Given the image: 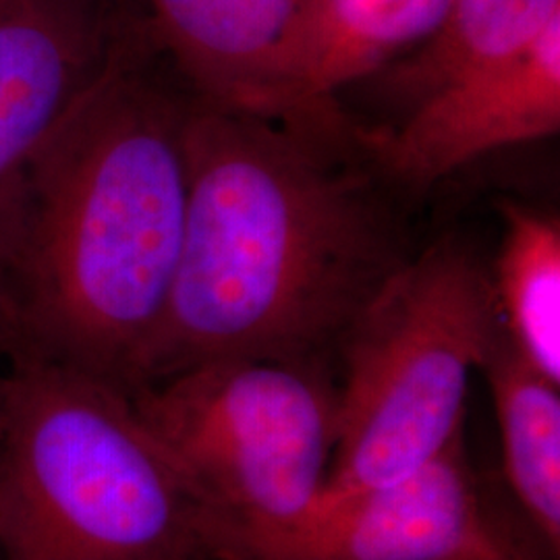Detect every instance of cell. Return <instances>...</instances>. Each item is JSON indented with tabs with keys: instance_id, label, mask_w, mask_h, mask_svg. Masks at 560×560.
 Instances as JSON below:
<instances>
[{
	"instance_id": "9a60e30c",
	"label": "cell",
	"mask_w": 560,
	"mask_h": 560,
	"mask_svg": "<svg viewBox=\"0 0 560 560\" xmlns=\"http://www.w3.org/2000/svg\"><path fill=\"white\" fill-rule=\"evenodd\" d=\"M206 560H214V559H206Z\"/></svg>"
},
{
	"instance_id": "52a82bcc",
	"label": "cell",
	"mask_w": 560,
	"mask_h": 560,
	"mask_svg": "<svg viewBox=\"0 0 560 560\" xmlns=\"http://www.w3.org/2000/svg\"><path fill=\"white\" fill-rule=\"evenodd\" d=\"M560 129V20L511 59L448 81L397 127L361 129L358 145L382 175L428 187L483 154Z\"/></svg>"
},
{
	"instance_id": "4fadbf2b",
	"label": "cell",
	"mask_w": 560,
	"mask_h": 560,
	"mask_svg": "<svg viewBox=\"0 0 560 560\" xmlns=\"http://www.w3.org/2000/svg\"><path fill=\"white\" fill-rule=\"evenodd\" d=\"M560 20V0H451L439 32L395 62L390 80L411 102L448 81L511 59Z\"/></svg>"
},
{
	"instance_id": "8fae6325",
	"label": "cell",
	"mask_w": 560,
	"mask_h": 560,
	"mask_svg": "<svg viewBox=\"0 0 560 560\" xmlns=\"http://www.w3.org/2000/svg\"><path fill=\"white\" fill-rule=\"evenodd\" d=\"M501 432L506 483L550 559L560 552V384L521 355L504 330L481 363Z\"/></svg>"
},
{
	"instance_id": "277c9868",
	"label": "cell",
	"mask_w": 560,
	"mask_h": 560,
	"mask_svg": "<svg viewBox=\"0 0 560 560\" xmlns=\"http://www.w3.org/2000/svg\"><path fill=\"white\" fill-rule=\"evenodd\" d=\"M501 332L469 245L436 241L402 261L337 345V444L314 513L399 480L463 432L471 376Z\"/></svg>"
},
{
	"instance_id": "5b68a950",
	"label": "cell",
	"mask_w": 560,
	"mask_h": 560,
	"mask_svg": "<svg viewBox=\"0 0 560 560\" xmlns=\"http://www.w3.org/2000/svg\"><path fill=\"white\" fill-rule=\"evenodd\" d=\"M129 395L210 515L217 560L314 513L337 444L324 361H208Z\"/></svg>"
},
{
	"instance_id": "8992f818",
	"label": "cell",
	"mask_w": 560,
	"mask_h": 560,
	"mask_svg": "<svg viewBox=\"0 0 560 560\" xmlns=\"http://www.w3.org/2000/svg\"><path fill=\"white\" fill-rule=\"evenodd\" d=\"M235 560H534L481 497L465 430L411 474L314 513Z\"/></svg>"
},
{
	"instance_id": "7c38bea8",
	"label": "cell",
	"mask_w": 560,
	"mask_h": 560,
	"mask_svg": "<svg viewBox=\"0 0 560 560\" xmlns=\"http://www.w3.org/2000/svg\"><path fill=\"white\" fill-rule=\"evenodd\" d=\"M504 235L490 270L506 339L560 384V222L515 201L501 206Z\"/></svg>"
},
{
	"instance_id": "ba28073f",
	"label": "cell",
	"mask_w": 560,
	"mask_h": 560,
	"mask_svg": "<svg viewBox=\"0 0 560 560\" xmlns=\"http://www.w3.org/2000/svg\"><path fill=\"white\" fill-rule=\"evenodd\" d=\"M141 15V0H0V214Z\"/></svg>"
},
{
	"instance_id": "30bf717a",
	"label": "cell",
	"mask_w": 560,
	"mask_h": 560,
	"mask_svg": "<svg viewBox=\"0 0 560 560\" xmlns=\"http://www.w3.org/2000/svg\"><path fill=\"white\" fill-rule=\"evenodd\" d=\"M451 0H307L301 27L300 94L312 122L349 138L335 94L430 40Z\"/></svg>"
},
{
	"instance_id": "7a4b0ae2",
	"label": "cell",
	"mask_w": 560,
	"mask_h": 560,
	"mask_svg": "<svg viewBox=\"0 0 560 560\" xmlns=\"http://www.w3.org/2000/svg\"><path fill=\"white\" fill-rule=\"evenodd\" d=\"M360 150L206 106L189 122L179 264L133 390L219 360L324 361L409 256Z\"/></svg>"
},
{
	"instance_id": "6da1fadb",
	"label": "cell",
	"mask_w": 560,
	"mask_h": 560,
	"mask_svg": "<svg viewBox=\"0 0 560 560\" xmlns=\"http://www.w3.org/2000/svg\"><path fill=\"white\" fill-rule=\"evenodd\" d=\"M194 108L143 11L0 214L11 345L131 393L179 264Z\"/></svg>"
},
{
	"instance_id": "5bb4252c",
	"label": "cell",
	"mask_w": 560,
	"mask_h": 560,
	"mask_svg": "<svg viewBox=\"0 0 560 560\" xmlns=\"http://www.w3.org/2000/svg\"><path fill=\"white\" fill-rule=\"evenodd\" d=\"M11 342H13L11 326H9V320H7L4 310H2V303H0V384H2V374H4V365H7Z\"/></svg>"
},
{
	"instance_id": "3957f363",
	"label": "cell",
	"mask_w": 560,
	"mask_h": 560,
	"mask_svg": "<svg viewBox=\"0 0 560 560\" xmlns=\"http://www.w3.org/2000/svg\"><path fill=\"white\" fill-rule=\"evenodd\" d=\"M217 560L210 515L113 382L11 345L0 560Z\"/></svg>"
},
{
	"instance_id": "9c48e42d",
	"label": "cell",
	"mask_w": 560,
	"mask_h": 560,
	"mask_svg": "<svg viewBox=\"0 0 560 560\" xmlns=\"http://www.w3.org/2000/svg\"><path fill=\"white\" fill-rule=\"evenodd\" d=\"M152 36L206 106L332 138L300 94L307 0H141Z\"/></svg>"
}]
</instances>
